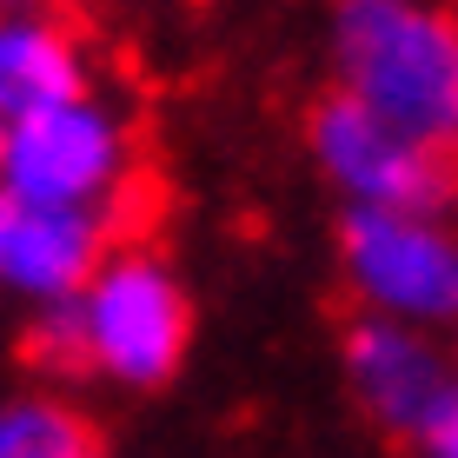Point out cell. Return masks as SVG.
Wrapping results in <instances>:
<instances>
[{"mask_svg": "<svg viewBox=\"0 0 458 458\" xmlns=\"http://www.w3.org/2000/svg\"><path fill=\"white\" fill-rule=\"evenodd\" d=\"M0 186L21 199H40V207L100 213L126 186V126L93 93L73 106H54L40 120L7 126V140H0Z\"/></svg>", "mask_w": 458, "mask_h": 458, "instance_id": "4", "label": "cell"}, {"mask_svg": "<svg viewBox=\"0 0 458 458\" xmlns=\"http://www.w3.org/2000/svg\"><path fill=\"white\" fill-rule=\"evenodd\" d=\"M419 445H425V458H458V386H445V399L419 425Z\"/></svg>", "mask_w": 458, "mask_h": 458, "instance_id": "10", "label": "cell"}, {"mask_svg": "<svg viewBox=\"0 0 458 458\" xmlns=\"http://www.w3.org/2000/svg\"><path fill=\"white\" fill-rule=\"evenodd\" d=\"M87 458H93V452H87Z\"/></svg>", "mask_w": 458, "mask_h": 458, "instance_id": "12", "label": "cell"}, {"mask_svg": "<svg viewBox=\"0 0 458 458\" xmlns=\"http://www.w3.org/2000/svg\"><path fill=\"white\" fill-rule=\"evenodd\" d=\"M345 372H352V392L366 399V412L386 432H412V438L452 386L445 366L432 359V345L392 319H359L345 333Z\"/></svg>", "mask_w": 458, "mask_h": 458, "instance_id": "7", "label": "cell"}, {"mask_svg": "<svg viewBox=\"0 0 458 458\" xmlns=\"http://www.w3.org/2000/svg\"><path fill=\"white\" fill-rule=\"evenodd\" d=\"M87 425L54 399H0V458H87Z\"/></svg>", "mask_w": 458, "mask_h": 458, "instance_id": "9", "label": "cell"}, {"mask_svg": "<svg viewBox=\"0 0 458 458\" xmlns=\"http://www.w3.org/2000/svg\"><path fill=\"white\" fill-rule=\"evenodd\" d=\"M339 93L372 106L399 133L458 153V21L392 0L339 13Z\"/></svg>", "mask_w": 458, "mask_h": 458, "instance_id": "1", "label": "cell"}, {"mask_svg": "<svg viewBox=\"0 0 458 458\" xmlns=\"http://www.w3.org/2000/svg\"><path fill=\"white\" fill-rule=\"evenodd\" d=\"M73 319H81L87 366L120 386H166L193 339V306H186L180 279L133 246L106 252L93 286L73 299Z\"/></svg>", "mask_w": 458, "mask_h": 458, "instance_id": "2", "label": "cell"}, {"mask_svg": "<svg viewBox=\"0 0 458 458\" xmlns=\"http://www.w3.org/2000/svg\"><path fill=\"white\" fill-rule=\"evenodd\" d=\"M312 153L345 193L359 199V213H399V219H432L458 193V153L425 147V140L399 133L392 120H378L372 106H359L352 93L312 106Z\"/></svg>", "mask_w": 458, "mask_h": 458, "instance_id": "3", "label": "cell"}, {"mask_svg": "<svg viewBox=\"0 0 458 458\" xmlns=\"http://www.w3.org/2000/svg\"><path fill=\"white\" fill-rule=\"evenodd\" d=\"M87 100V54L54 13H0V126Z\"/></svg>", "mask_w": 458, "mask_h": 458, "instance_id": "8", "label": "cell"}, {"mask_svg": "<svg viewBox=\"0 0 458 458\" xmlns=\"http://www.w3.org/2000/svg\"><path fill=\"white\" fill-rule=\"evenodd\" d=\"M106 266V219L40 207L0 186V293L34 299L40 312L73 306Z\"/></svg>", "mask_w": 458, "mask_h": 458, "instance_id": "6", "label": "cell"}, {"mask_svg": "<svg viewBox=\"0 0 458 458\" xmlns=\"http://www.w3.org/2000/svg\"><path fill=\"white\" fill-rule=\"evenodd\" d=\"M0 140H7V126H0Z\"/></svg>", "mask_w": 458, "mask_h": 458, "instance_id": "11", "label": "cell"}, {"mask_svg": "<svg viewBox=\"0 0 458 458\" xmlns=\"http://www.w3.org/2000/svg\"><path fill=\"white\" fill-rule=\"evenodd\" d=\"M345 273L352 286L399 319H452L458 312V240L432 219H399V213H345Z\"/></svg>", "mask_w": 458, "mask_h": 458, "instance_id": "5", "label": "cell"}]
</instances>
